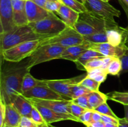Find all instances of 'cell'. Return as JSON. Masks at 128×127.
<instances>
[{"mask_svg": "<svg viewBox=\"0 0 128 127\" xmlns=\"http://www.w3.org/2000/svg\"><path fill=\"white\" fill-rule=\"evenodd\" d=\"M6 105L0 99V127H3L4 121L6 116Z\"/></svg>", "mask_w": 128, "mask_h": 127, "instance_id": "39", "label": "cell"}, {"mask_svg": "<svg viewBox=\"0 0 128 127\" xmlns=\"http://www.w3.org/2000/svg\"><path fill=\"white\" fill-rule=\"evenodd\" d=\"M118 127H128V121L126 120L124 118H120Z\"/></svg>", "mask_w": 128, "mask_h": 127, "instance_id": "43", "label": "cell"}, {"mask_svg": "<svg viewBox=\"0 0 128 127\" xmlns=\"http://www.w3.org/2000/svg\"><path fill=\"white\" fill-rule=\"evenodd\" d=\"M13 7L14 22L17 26L28 25L29 22L26 15V1L24 0H12Z\"/></svg>", "mask_w": 128, "mask_h": 127, "instance_id": "16", "label": "cell"}, {"mask_svg": "<svg viewBox=\"0 0 128 127\" xmlns=\"http://www.w3.org/2000/svg\"><path fill=\"white\" fill-rule=\"evenodd\" d=\"M39 127H48V124L41 125H39Z\"/></svg>", "mask_w": 128, "mask_h": 127, "instance_id": "49", "label": "cell"}, {"mask_svg": "<svg viewBox=\"0 0 128 127\" xmlns=\"http://www.w3.org/2000/svg\"><path fill=\"white\" fill-rule=\"evenodd\" d=\"M105 125V123L102 121H99V122H94L89 123L86 125V127H104Z\"/></svg>", "mask_w": 128, "mask_h": 127, "instance_id": "41", "label": "cell"}, {"mask_svg": "<svg viewBox=\"0 0 128 127\" xmlns=\"http://www.w3.org/2000/svg\"><path fill=\"white\" fill-rule=\"evenodd\" d=\"M31 1H33L35 4H36L38 6H41V7L44 8L46 3L48 0H31Z\"/></svg>", "mask_w": 128, "mask_h": 127, "instance_id": "44", "label": "cell"}, {"mask_svg": "<svg viewBox=\"0 0 128 127\" xmlns=\"http://www.w3.org/2000/svg\"><path fill=\"white\" fill-rule=\"evenodd\" d=\"M71 113H72V115L74 116L75 117L78 118V119L85 112H86L88 110H89L87 109V108H83V107H81V106L78 105L76 104V103H74L72 102L71 103Z\"/></svg>", "mask_w": 128, "mask_h": 127, "instance_id": "35", "label": "cell"}, {"mask_svg": "<svg viewBox=\"0 0 128 127\" xmlns=\"http://www.w3.org/2000/svg\"><path fill=\"white\" fill-rule=\"evenodd\" d=\"M104 127H118V125L114 124H111V123H105V125Z\"/></svg>", "mask_w": 128, "mask_h": 127, "instance_id": "47", "label": "cell"}, {"mask_svg": "<svg viewBox=\"0 0 128 127\" xmlns=\"http://www.w3.org/2000/svg\"><path fill=\"white\" fill-rule=\"evenodd\" d=\"M88 10L106 20L116 22L114 17L121 16V11L110 4L108 2L102 0H86L84 4Z\"/></svg>", "mask_w": 128, "mask_h": 127, "instance_id": "9", "label": "cell"}, {"mask_svg": "<svg viewBox=\"0 0 128 127\" xmlns=\"http://www.w3.org/2000/svg\"><path fill=\"white\" fill-rule=\"evenodd\" d=\"M105 57L106 56H103L102 54L94 50L89 49L82 53V54L79 57L78 59L75 62V64L79 70H85L84 66L90 61L94 59L103 58Z\"/></svg>", "mask_w": 128, "mask_h": 127, "instance_id": "21", "label": "cell"}, {"mask_svg": "<svg viewBox=\"0 0 128 127\" xmlns=\"http://www.w3.org/2000/svg\"><path fill=\"white\" fill-rule=\"evenodd\" d=\"M36 33L52 37L62 32L68 27L67 25L58 17L55 13L51 14L44 19L29 24Z\"/></svg>", "mask_w": 128, "mask_h": 127, "instance_id": "5", "label": "cell"}, {"mask_svg": "<svg viewBox=\"0 0 128 127\" xmlns=\"http://www.w3.org/2000/svg\"><path fill=\"white\" fill-rule=\"evenodd\" d=\"M61 1L62 4L80 14L88 11L82 2H80L77 0H61Z\"/></svg>", "mask_w": 128, "mask_h": 127, "instance_id": "27", "label": "cell"}, {"mask_svg": "<svg viewBox=\"0 0 128 127\" xmlns=\"http://www.w3.org/2000/svg\"><path fill=\"white\" fill-rule=\"evenodd\" d=\"M108 98L114 102H118L123 105H128V92H114L108 94Z\"/></svg>", "mask_w": 128, "mask_h": 127, "instance_id": "26", "label": "cell"}, {"mask_svg": "<svg viewBox=\"0 0 128 127\" xmlns=\"http://www.w3.org/2000/svg\"><path fill=\"white\" fill-rule=\"evenodd\" d=\"M124 118L128 121V105H124Z\"/></svg>", "mask_w": 128, "mask_h": 127, "instance_id": "46", "label": "cell"}, {"mask_svg": "<svg viewBox=\"0 0 128 127\" xmlns=\"http://www.w3.org/2000/svg\"><path fill=\"white\" fill-rule=\"evenodd\" d=\"M108 99V95L102 93L100 90L91 92L89 93L88 101L91 110L95 109L101 104L107 102Z\"/></svg>", "mask_w": 128, "mask_h": 127, "instance_id": "22", "label": "cell"}, {"mask_svg": "<svg viewBox=\"0 0 128 127\" xmlns=\"http://www.w3.org/2000/svg\"><path fill=\"white\" fill-rule=\"evenodd\" d=\"M84 41L83 36L79 33L73 27L68 26L58 34L41 40L40 46L54 44L68 48L71 46L81 44Z\"/></svg>", "mask_w": 128, "mask_h": 127, "instance_id": "4", "label": "cell"}, {"mask_svg": "<svg viewBox=\"0 0 128 127\" xmlns=\"http://www.w3.org/2000/svg\"><path fill=\"white\" fill-rule=\"evenodd\" d=\"M58 1H61V0H58Z\"/></svg>", "mask_w": 128, "mask_h": 127, "instance_id": "54", "label": "cell"}, {"mask_svg": "<svg viewBox=\"0 0 128 127\" xmlns=\"http://www.w3.org/2000/svg\"><path fill=\"white\" fill-rule=\"evenodd\" d=\"M31 118L35 123L38 125H41L43 124H46V122L44 120L42 115L40 112V111L33 105L32 111L31 113Z\"/></svg>", "mask_w": 128, "mask_h": 127, "instance_id": "31", "label": "cell"}, {"mask_svg": "<svg viewBox=\"0 0 128 127\" xmlns=\"http://www.w3.org/2000/svg\"><path fill=\"white\" fill-rule=\"evenodd\" d=\"M120 59L122 62V70L121 72V74H122L128 72V48L125 52L124 54Z\"/></svg>", "mask_w": 128, "mask_h": 127, "instance_id": "38", "label": "cell"}, {"mask_svg": "<svg viewBox=\"0 0 128 127\" xmlns=\"http://www.w3.org/2000/svg\"><path fill=\"white\" fill-rule=\"evenodd\" d=\"M60 18L69 27H74L78 20L80 13L62 4L56 12Z\"/></svg>", "mask_w": 128, "mask_h": 127, "instance_id": "19", "label": "cell"}, {"mask_svg": "<svg viewBox=\"0 0 128 127\" xmlns=\"http://www.w3.org/2000/svg\"><path fill=\"white\" fill-rule=\"evenodd\" d=\"M86 74L76 76L70 78L59 80H44L45 84L53 90L56 93L61 95L64 99H72V89L75 85L79 84Z\"/></svg>", "mask_w": 128, "mask_h": 127, "instance_id": "8", "label": "cell"}, {"mask_svg": "<svg viewBox=\"0 0 128 127\" xmlns=\"http://www.w3.org/2000/svg\"><path fill=\"white\" fill-rule=\"evenodd\" d=\"M119 2H120V5H121V6H122V9H123L124 11V12H125V13H126V16H127V18H128V7L126 6H125V5L124 4L122 3V2H121V1H119ZM126 29H128V26H127V27H126Z\"/></svg>", "mask_w": 128, "mask_h": 127, "instance_id": "45", "label": "cell"}, {"mask_svg": "<svg viewBox=\"0 0 128 127\" xmlns=\"http://www.w3.org/2000/svg\"><path fill=\"white\" fill-rule=\"evenodd\" d=\"M43 80H39L37 79V78H35L30 73V72H28L25 74V75L24 76L23 80H22V87H21L22 93L32 89V88L35 87L36 86L43 84Z\"/></svg>", "mask_w": 128, "mask_h": 127, "instance_id": "23", "label": "cell"}, {"mask_svg": "<svg viewBox=\"0 0 128 127\" xmlns=\"http://www.w3.org/2000/svg\"><path fill=\"white\" fill-rule=\"evenodd\" d=\"M25 6L29 24L44 19L51 13L31 0H26Z\"/></svg>", "mask_w": 128, "mask_h": 127, "instance_id": "15", "label": "cell"}, {"mask_svg": "<svg viewBox=\"0 0 128 127\" xmlns=\"http://www.w3.org/2000/svg\"><path fill=\"white\" fill-rule=\"evenodd\" d=\"M11 103L22 117L31 118V113L33 108V105L22 94L14 96L11 100Z\"/></svg>", "mask_w": 128, "mask_h": 127, "instance_id": "17", "label": "cell"}, {"mask_svg": "<svg viewBox=\"0 0 128 127\" xmlns=\"http://www.w3.org/2000/svg\"><path fill=\"white\" fill-rule=\"evenodd\" d=\"M104 57H103V58H96L90 61L84 66L85 71H86V72H87L88 71L91 70L102 67V66L104 64Z\"/></svg>", "mask_w": 128, "mask_h": 127, "instance_id": "30", "label": "cell"}, {"mask_svg": "<svg viewBox=\"0 0 128 127\" xmlns=\"http://www.w3.org/2000/svg\"><path fill=\"white\" fill-rule=\"evenodd\" d=\"M19 127H39V125L35 123L31 118L26 117H22Z\"/></svg>", "mask_w": 128, "mask_h": 127, "instance_id": "37", "label": "cell"}, {"mask_svg": "<svg viewBox=\"0 0 128 127\" xmlns=\"http://www.w3.org/2000/svg\"><path fill=\"white\" fill-rule=\"evenodd\" d=\"M26 98H34L42 100H64V98L44 83L36 86L32 89L22 93Z\"/></svg>", "mask_w": 128, "mask_h": 127, "instance_id": "11", "label": "cell"}, {"mask_svg": "<svg viewBox=\"0 0 128 127\" xmlns=\"http://www.w3.org/2000/svg\"><path fill=\"white\" fill-rule=\"evenodd\" d=\"M89 93H87V94H85L84 95L81 96V97H78V98H74V99H72L71 100H72V102L74 103H76V104L78 105L81 106V107H83V108H87V109L89 110H91L88 101Z\"/></svg>", "mask_w": 128, "mask_h": 127, "instance_id": "33", "label": "cell"}, {"mask_svg": "<svg viewBox=\"0 0 128 127\" xmlns=\"http://www.w3.org/2000/svg\"><path fill=\"white\" fill-rule=\"evenodd\" d=\"M108 75V74L106 70L103 69L102 67L95 68V69L87 72L88 77L92 78L100 83H102V82L106 80Z\"/></svg>", "mask_w": 128, "mask_h": 127, "instance_id": "25", "label": "cell"}, {"mask_svg": "<svg viewBox=\"0 0 128 127\" xmlns=\"http://www.w3.org/2000/svg\"><path fill=\"white\" fill-rule=\"evenodd\" d=\"M77 1H80V2H81V0H77Z\"/></svg>", "mask_w": 128, "mask_h": 127, "instance_id": "53", "label": "cell"}, {"mask_svg": "<svg viewBox=\"0 0 128 127\" xmlns=\"http://www.w3.org/2000/svg\"><path fill=\"white\" fill-rule=\"evenodd\" d=\"M24 1H26V0H24Z\"/></svg>", "mask_w": 128, "mask_h": 127, "instance_id": "55", "label": "cell"}, {"mask_svg": "<svg viewBox=\"0 0 128 127\" xmlns=\"http://www.w3.org/2000/svg\"><path fill=\"white\" fill-rule=\"evenodd\" d=\"M48 127H54V126H52L51 124L48 125Z\"/></svg>", "mask_w": 128, "mask_h": 127, "instance_id": "51", "label": "cell"}, {"mask_svg": "<svg viewBox=\"0 0 128 127\" xmlns=\"http://www.w3.org/2000/svg\"><path fill=\"white\" fill-rule=\"evenodd\" d=\"M31 68L29 57L20 62H9L1 57L0 99L5 104H10L14 96L22 94L24 76Z\"/></svg>", "mask_w": 128, "mask_h": 127, "instance_id": "1", "label": "cell"}, {"mask_svg": "<svg viewBox=\"0 0 128 127\" xmlns=\"http://www.w3.org/2000/svg\"><path fill=\"white\" fill-rule=\"evenodd\" d=\"M79 84L86 88L88 90L91 91V92H94V91L99 90L101 83L96 82V80H94L92 78L86 76L84 78H83L79 83Z\"/></svg>", "mask_w": 128, "mask_h": 127, "instance_id": "28", "label": "cell"}, {"mask_svg": "<svg viewBox=\"0 0 128 127\" xmlns=\"http://www.w3.org/2000/svg\"><path fill=\"white\" fill-rule=\"evenodd\" d=\"M119 119L120 118L117 119V118L110 117V116L101 115V121L103 122L104 123H111V124H114L118 125Z\"/></svg>", "mask_w": 128, "mask_h": 127, "instance_id": "40", "label": "cell"}, {"mask_svg": "<svg viewBox=\"0 0 128 127\" xmlns=\"http://www.w3.org/2000/svg\"><path fill=\"white\" fill-rule=\"evenodd\" d=\"M66 48L62 46L54 44L44 45L40 46L30 56V66H33L42 64L43 62L58 59L59 57L63 53Z\"/></svg>", "mask_w": 128, "mask_h": 127, "instance_id": "7", "label": "cell"}, {"mask_svg": "<svg viewBox=\"0 0 128 127\" xmlns=\"http://www.w3.org/2000/svg\"><path fill=\"white\" fill-rule=\"evenodd\" d=\"M90 92H91V91L88 90L82 86L80 85V84H78L75 85L72 89V99H74V98L81 97V96L84 95L85 94H87Z\"/></svg>", "mask_w": 128, "mask_h": 127, "instance_id": "34", "label": "cell"}, {"mask_svg": "<svg viewBox=\"0 0 128 127\" xmlns=\"http://www.w3.org/2000/svg\"><path fill=\"white\" fill-rule=\"evenodd\" d=\"M122 70V62L119 57H112L110 65L108 67V74L114 76H120Z\"/></svg>", "mask_w": 128, "mask_h": 127, "instance_id": "24", "label": "cell"}, {"mask_svg": "<svg viewBox=\"0 0 128 127\" xmlns=\"http://www.w3.org/2000/svg\"><path fill=\"white\" fill-rule=\"evenodd\" d=\"M93 110L95 111V112H98V113H100V114L101 115L110 116V117H114V118H117V119L120 118L116 115V114H115L113 112H112V110L111 109V108L109 107V105H108V103H106V102L101 104V105L98 107L97 108L94 109Z\"/></svg>", "mask_w": 128, "mask_h": 127, "instance_id": "29", "label": "cell"}, {"mask_svg": "<svg viewBox=\"0 0 128 127\" xmlns=\"http://www.w3.org/2000/svg\"><path fill=\"white\" fill-rule=\"evenodd\" d=\"M89 49L94 50L104 56L121 58L128 48L127 46H114L108 42L92 43L88 42Z\"/></svg>", "mask_w": 128, "mask_h": 127, "instance_id": "14", "label": "cell"}, {"mask_svg": "<svg viewBox=\"0 0 128 127\" xmlns=\"http://www.w3.org/2000/svg\"><path fill=\"white\" fill-rule=\"evenodd\" d=\"M118 1H121L125 6H126L128 7V0H118Z\"/></svg>", "mask_w": 128, "mask_h": 127, "instance_id": "48", "label": "cell"}, {"mask_svg": "<svg viewBox=\"0 0 128 127\" xmlns=\"http://www.w3.org/2000/svg\"><path fill=\"white\" fill-rule=\"evenodd\" d=\"M88 49H89L88 42L85 41L81 44L66 48L63 53L59 57L58 59L68 60L75 62L82 53Z\"/></svg>", "mask_w": 128, "mask_h": 127, "instance_id": "18", "label": "cell"}, {"mask_svg": "<svg viewBox=\"0 0 128 127\" xmlns=\"http://www.w3.org/2000/svg\"><path fill=\"white\" fill-rule=\"evenodd\" d=\"M32 103L40 111L44 120L46 122V124L48 125L63 120H72L74 121V122H80V120L78 118L71 114L59 113V112H55V111L46 107H44V106L36 104V103Z\"/></svg>", "mask_w": 128, "mask_h": 127, "instance_id": "13", "label": "cell"}, {"mask_svg": "<svg viewBox=\"0 0 128 127\" xmlns=\"http://www.w3.org/2000/svg\"><path fill=\"white\" fill-rule=\"evenodd\" d=\"M93 113V110H88L81 117L79 118L80 122L87 125L92 122V115Z\"/></svg>", "mask_w": 128, "mask_h": 127, "instance_id": "36", "label": "cell"}, {"mask_svg": "<svg viewBox=\"0 0 128 127\" xmlns=\"http://www.w3.org/2000/svg\"><path fill=\"white\" fill-rule=\"evenodd\" d=\"M102 1H106V2H108V1H110V0H102Z\"/></svg>", "mask_w": 128, "mask_h": 127, "instance_id": "52", "label": "cell"}, {"mask_svg": "<svg viewBox=\"0 0 128 127\" xmlns=\"http://www.w3.org/2000/svg\"><path fill=\"white\" fill-rule=\"evenodd\" d=\"M117 24L116 22L106 20L101 16L88 11L80 14L78 20L73 28L84 36L104 32L109 27Z\"/></svg>", "mask_w": 128, "mask_h": 127, "instance_id": "3", "label": "cell"}, {"mask_svg": "<svg viewBox=\"0 0 128 127\" xmlns=\"http://www.w3.org/2000/svg\"><path fill=\"white\" fill-rule=\"evenodd\" d=\"M41 41L34 40L20 44L14 47L1 52V57L9 62H21L30 57L40 47Z\"/></svg>", "mask_w": 128, "mask_h": 127, "instance_id": "6", "label": "cell"}, {"mask_svg": "<svg viewBox=\"0 0 128 127\" xmlns=\"http://www.w3.org/2000/svg\"><path fill=\"white\" fill-rule=\"evenodd\" d=\"M29 101L33 103L40 105L50 108L59 113L71 114V100H42L34 98H27Z\"/></svg>", "mask_w": 128, "mask_h": 127, "instance_id": "12", "label": "cell"}, {"mask_svg": "<svg viewBox=\"0 0 128 127\" xmlns=\"http://www.w3.org/2000/svg\"><path fill=\"white\" fill-rule=\"evenodd\" d=\"M51 37L36 33L30 25L17 26L6 33L0 34V51L13 47L20 44Z\"/></svg>", "mask_w": 128, "mask_h": 127, "instance_id": "2", "label": "cell"}, {"mask_svg": "<svg viewBox=\"0 0 128 127\" xmlns=\"http://www.w3.org/2000/svg\"><path fill=\"white\" fill-rule=\"evenodd\" d=\"M0 34L9 32L16 27L14 22L12 0H0Z\"/></svg>", "mask_w": 128, "mask_h": 127, "instance_id": "10", "label": "cell"}, {"mask_svg": "<svg viewBox=\"0 0 128 127\" xmlns=\"http://www.w3.org/2000/svg\"><path fill=\"white\" fill-rule=\"evenodd\" d=\"M22 116L11 103L6 105V116L2 127H19Z\"/></svg>", "mask_w": 128, "mask_h": 127, "instance_id": "20", "label": "cell"}, {"mask_svg": "<svg viewBox=\"0 0 128 127\" xmlns=\"http://www.w3.org/2000/svg\"><path fill=\"white\" fill-rule=\"evenodd\" d=\"M81 2H82V3L84 4L85 2H86V0H81Z\"/></svg>", "mask_w": 128, "mask_h": 127, "instance_id": "50", "label": "cell"}, {"mask_svg": "<svg viewBox=\"0 0 128 127\" xmlns=\"http://www.w3.org/2000/svg\"><path fill=\"white\" fill-rule=\"evenodd\" d=\"M62 2L58 0H48L45 5L44 9L50 12H57L62 5Z\"/></svg>", "mask_w": 128, "mask_h": 127, "instance_id": "32", "label": "cell"}, {"mask_svg": "<svg viewBox=\"0 0 128 127\" xmlns=\"http://www.w3.org/2000/svg\"><path fill=\"white\" fill-rule=\"evenodd\" d=\"M99 121H101V114L93 110V113L92 115V122H99Z\"/></svg>", "mask_w": 128, "mask_h": 127, "instance_id": "42", "label": "cell"}]
</instances>
